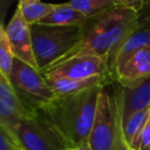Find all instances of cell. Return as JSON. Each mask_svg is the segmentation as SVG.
Instances as JSON below:
<instances>
[{
	"mask_svg": "<svg viewBox=\"0 0 150 150\" xmlns=\"http://www.w3.org/2000/svg\"><path fill=\"white\" fill-rule=\"evenodd\" d=\"M104 84L57 96L35 110L34 119L61 150L88 143L99 95Z\"/></svg>",
	"mask_w": 150,
	"mask_h": 150,
	"instance_id": "1",
	"label": "cell"
},
{
	"mask_svg": "<svg viewBox=\"0 0 150 150\" xmlns=\"http://www.w3.org/2000/svg\"><path fill=\"white\" fill-rule=\"evenodd\" d=\"M137 26V13L114 5L100 15L88 18L82 24L78 43L50 66L78 57L95 56L109 59L120 42Z\"/></svg>",
	"mask_w": 150,
	"mask_h": 150,
	"instance_id": "2",
	"label": "cell"
},
{
	"mask_svg": "<svg viewBox=\"0 0 150 150\" xmlns=\"http://www.w3.org/2000/svg\"><path fill=\"white\" fill-rule=\"evenodd\" d=\"M92 150H131L123 131V93L115 78L102 86L88 140Z\"/></svg>",
	"mask_w": 150,
	"mask_h": 150,
	"instance_id": "3",
	"label": "cell"
},
{
	"mask_svg": "<svg viewBox=\"0 0 150 150\" xmlns=\"http://www.w3.org/2000/svg\"><path fill=\"white\" fill-rule=\"evenodd\" d=\"M33 50L39 71L46 69L79 41L82 24L72 26H30Z\"/></svg>",
	"mask_w": 150,
	"mask_h": 150,
	"instance_id": "4",
	"label": "cell"
},
{
	"mask_svg": "<svg viewBox=\"0 0 150 150\" xmlns=\"http://www.w3.org/2000/svg\"><path fill=\"white\" fill-rule=\"evenodd\" d=\"M8 80L22 103L33 114L36 109L57 97L39 70L17 58Z\"/></svg>",
	"mask_w": 150,
	"mask_h": 150,
	"instance_id": "5",
	"label": "cell"
},
{
	"mask_svg": "<svg viewBox=\"0 0 150 150\" xmlns=\"http://www.w3.org/2000/svg\"><path fill=\"white\" fill-rule=\"evenodd\" d=\"M40 73L42 76L63 77L70 79H86L101 75H111L109 71L108 59L95 56L71 59L56 66L47 67Z\"/></svg>",
	"mask_w": 150,
	"mask_h": 150,
	"instance_id": "6",
	"label": "cell"
},
{
	"mask_svg": "<svg viewBox=\"0 0 150 150\" xmlns=\"http://www.w3.org/2000/svg\"><path fill=\"white\" fill-rule=\"evenodd\" d=\"M3 129L22 150H61L34 118L19 119Z\"/></svg>",
	"mask_w": 150,
	"mask_h": 150,
	"instance_id": "7",
	"label": "cell"
},
{
	"mask_svg": "<svg viewBox=\"0 0 150 150\" xmlns=\"http://www.w3.org/2000/svg\"><path fill=\"white\" fill-rule=\"evenodd\" d=\"M5 31L13 48L15 58L39 70L33 50L31 29L30 26L24 21L18 8L16 9L9 23L5 26Z\"/></svg>",
	"mask_w": 150,
	"mask_h": 150,
	"instance_id": "8",
	"label": "cell"
},
{
	"mask_svg": "<svg viewBox=\"0 0 150 150\" xmlns=\"http://www.w3.org/2000/svg\"><path fill=\"white\" fill-rule=\"evenodd\" d=\"M150 39V26L139 25L120 42L108 59L110 74L116 79V75L127 62L138 52L147 47Z\"/></svg>",
	"mask_w": 150,
	"mask_h": 150,
	"instance_id": "9",
	"label": "cell"
},
{
	"mask_svg": "<svg viewBox=\"0 0 150 150\" xmlns=\"http://www.w3.org/2000/svg\"><path fill=\"white\" fill-rule=\"evenodd\" d=\"M25 118H34V114L22 103L9 80L0 73V127L7 129Z\"/></svg>",
	"mask_w": 150,
	"mask_h": 150,
	"instance_id": "10",
	"label": "cell"
},
{
	"mask_svg": "<svg viewBox=\"0 0 150 150\" xmlns=\"http://www.w3.org/2000/svg\"><path fill=\"white\" fill-rule=\"evenodd\" d=\"M119 83L123 93V121L134 113L150 109V75Z\"/></svg>",
	"mask_w": 150,
	"mask_h": 150,
	"instance_id": "11",
	"label": "cell"
},
{
	"mask_svg": "<svg viewBox=\"0 0 150 150\" xmlns=\"http://www.w3.org/2000/svg\"><path fill=\"white\" fill-rule=\"evenodd\" d=\"M43 77L45 78L46 82L57 96L82 92L86 88L104 84L110 79L114 78L111 75H101V76H95L86 79H70V78L50 77V76H43Z\"/></svg>",
	"mask_w": 150,
	"mask_h": 150,
	"instance_id": "12",
	"label": "cell"
},
{
	"mask_svg": "<svg viewBox=\"0 0 150 150\" xmlns=\"http://www.w3.org/2000/svg\"><path fill=\"white\" fill-rule=\"evenodd\" d=\"M150 75V50L145 47L134 54L117 73L118 82L133 81Z\"/></svg>",
	"mask_w": 150,
	"mask_h": 150,
	"instance_id": "13",
	"label": "cell"
},
{
	"mask_svg": "<svg viewBox=\"0 0 150 150\" xmlns=\"http://www.w3.org/2000/svg\"><path fill=\"white\" fill-rule=\"evenodd\" d=\"M150 116V109L132 114L123 121V131L127 143L131 150H140L142 134Z\"/></svg>",
	"mask_w": 150,
	"mask_h": 150,
	"instance_id": "14",
	"label": "cell"
},
{
	"mask_svg": "<svg viewBox=\"0 0 150 150\" xmlns=\"http://www.w3.org/2000/svg\"><path fill=\"white\" fill-rule=\"evenodd\" d=\"M88 18L67 3L56 4L54 9L38 24L50 26H72L83 24Z\"/></svg>",
	"mask_w": 150,
	"mask_h": 150,
	"instance_id": "15",
	"label": "cell"
},
{
	"mask_svg": "<svg viewBox=\"0 0 150 150\" xmlns=\"http://www.w3.org/2000/svg\"><path fill=\"white\" fill-rule=\"evenodd\" d=\"M56 7V4L43 3L36 0H21L17 8L20 11L24 21L29 26L38 24L48 16Z\"/></svg>",
	"mask_w": 150,
	"mask_h": 150,
	"instance_id": "16",
	"label": "cell"
},
{
	"mask_svg": "<svg viewBox=\"0 0 150 150\" xmlns=\"http://www.w3.org/2000/svg\"><path fill=\"white\" fill-rule=\"evenodd\" d=\"M74 9L84 15L86 18L98 16L115 5L114 0H72L67 2Z\"/></svg>",
	"mask_w": 150,
	"mask_h": 150,
	"instance_id": "17",
	"label": "cell"
},
{
	"mask_svg": "<svg viewBox=\"0 0 150 150\" xmlns=\"http://www.w3.org/2000/svg\"><path fill=\"white\" fill-rule=\"evenodd\" d=\"M15 54L7 37L5 26L0 27V73L3 74L8 79L13 69Z\"/></svg>",
	"mask_w": 150,
	"mask_h": 150,
	"instance_id": "18",
	"label": "cell"
},
{
	"mask_svg": "<svg viewBox=\"0 0 150 150\" xmlns=\"http://www.w3.org/2000/svg\"><path fill=\"white\" fill-rule=\"evenodd\" d=\"M19 146L15 142L6 129H0V150H19Z\"/></svg>",
	"mask_w": 150,
	"mask_h": 150,
	"instance_id": "19",
	"label": "cell"
},
{
	"mask_svg": "<svg viewBox=\"0 0 150 150\" xmlns=\"http://www.w3.org/2000/svg\"><path fill=\"white\" fill-rule=\"evenodd\" d=\"M114 3L116 6L129 9L139 13L143 8L145 1L144 0H114Z\"/></svg>",
	"mask_w": 150,
	"mask_h": 150,
	"instance_id": "20",
	"label": "cell"
},
{
	"mask_svg": "<svg viewBox=\"0 0 150 150\" xmlns=\"http://www.w3.org/2000/svg\"><path fill=\"white\" fill-rule=\"evenodd\" d=\"M138 24L150 26V1H145L143 8L138 13Z\"/></svg>",
	"mask_w": 150,
	"mask_h": 150,
	"instance_id": "21",
	"label": "cell"
},
{
	"mask_svg": "<svg viewBox=\"0 0 150 150\" xmlns=\"http://www.w3.org/2000/svg\"><path fill=\"white\" fill-rule=\"evenodd\" d=\"M140 150H150V116L146 122L143 134H142Z\"/></svg>",
	"mask_w": 150,
	"mask_h": 150,
	"instance_id": "22",
	"label": "cell"
},
{
	"mask_svg": "<svg viewBox=\"0 0 150 150\" xmlns=\"http://www.w3.org/2000/svg\"><path fill=\"white\" fill-rule=\"evenodd\" d=\"M66 150H92L91 148L90 144H84V145L81 146H78V147H75V148H71V149H66Z\"/></svg>",
	"mask_w": 150,
	"mask_h": 150,
	"instance_id": "23",
	"label": "cell"
},
{
	"mask_svg": "<svg viewBox=\"0 0 150 150\" xmlns=\"http://www.w3.org/2000/svg\"><path fill=\"white\" fill-rule=\"evenodd\" d=\"M147 47L150 50V39H149V42H148V45H147Z\"/></svg>",
	"mask_w": 150,
	"mask_h": 150,
	"instance_id": "24",
	"label": "cell"
},
{
	"mask_svg": "<svg viewBox=\"0 0 150 150\" xmlns=\"http://www.w3.org/2000/svg\"><path fill=\"white\" fill-rule=\"evenodd\" d=\"M19 150H22V149H19Z\"/></svg>",
	"mask_w": 150,
	"mask_h": 150,
	"instance_id": "25",
	"label": "cell"
}]
</instances>
